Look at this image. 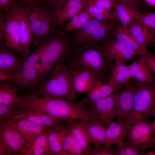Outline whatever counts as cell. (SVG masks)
<instances>
[{
  "label": "cell",
  "mask_w": 155,
  "mask_h": 155,
  "mask_svg": "<svg viewBox=\"0 0 155 155\" xmlns=\"http://www.w3.org/2000/svg\"><path fill=\"white\" fill-rule=\"evenodd\" d=\"M38 110L66 123L77 120L88 122L94 120L80 101L78 102L63 99L44 97L39 102Z\"/></svg>",
  "instance_id": "cell-5"
},
{
  "label": "cell",
  "mask_w": 155,
  "mask_h": 155,
  "mask_svg": "<svg viewBox=\"0 0 155 155\" xmlns=\"http://www.w3.org/2000/svg\"><path fill=\"white\" fill-rule=\"evenodd\" d=\"M105 56L109 59L118 60L126 62L139 54L112 37L108 39L102 46Z\"/></svg>",
  "instance_id": "cell-14"
},
{
  "label": "cell",
  "mask_w": 155,
  "mask_h": 155,
  "mask_svg": "<svg viewBox=\"0 0 155 155\" xmlns=\"http://www.w3.org/2000/svg\"><path fill=\"white\" fill-rule=\"evenodd\" d=\"M44 97L79 102L73 82V70L68 66L56 63L49 76L31 92Z\"/></svg>",
  "instance_id": "cell-1"
},
{
  "label": "cell",
  "mask_w": 155,
  "mask_h": 155,
  "mask_svg": "<svg viewBox=\"0 0 155 155\" xmlns=\"http://www.w3.org/2000/svg\"><path fill=\"white\" fill-rule=\"evenodd\" d=\"M18 108L16 106L0 104V121H7L16 115Z\"/></svg>",
  "instance_id": "cell-39"
},
{
  "label": "cell",
  "mask_w": 155,
  "mask_h": 155,
  "mask_svg": "<svg viewBox=\"0 0 155 155\" xmlns=\"http://www.w3.org/2000/svg\"><path fill=\"white\" fill-rule=\"evenodd\" d=\"M4 44L0 45V72L14 75L23 71L22 65L26 57L15 55Z\"/></svg>",
  "instance_id": "cell-17"
},
{
  "label": "cell",
  "mask_w": 155,
  "mask_h": 155,
  "mask_svg": "<svg viewBox=\"0 0 155 155\" xmlns=\"http://www.w3.org/2000/svg\"><path fill=\"white\" fill-rule=\"evenodd\" d=\"M117 20L106 21L94 32L86 43L102 46L105 42L111 37V34Z\"/></svg>",
  "instance_id": "cell-30"
},
{
  "label": "cell",
  "mask_w": 155,
  "mask_h": 155,
  "mask_svg": "<svg viewBox=\"0 0 155 155\" xmlns=\"http://www.w3.org/2000/svg\"><path fill=\"white\" fill-rule=\"evenodd\" d=\"M18 24L21 43L27 57L34 42V37L28 20L25 7L18 4Z\"/></svg>",
  "instance_id": "cell-18"
},
{
  "label": "cell",
  "mask_w": 155,
  "mask_h": 155,
  "mask_svg": "<svg viewBox=\"0 0 155 155\" xmlns=\"http://www.w3.org/2000/svg\"><path fill=\"white\" fill-rule=\"evenodd\" d=\"M135 22L143 26L155 34V12L147 10Z\"/></svg>",
  "instance_id": "cell-37"
},
{
  "label": "cell",
  "mask_w": 155,
  "mask_h": 155,
  "mask_svg": "<svg viewBox=\"0 0 155 155\" xmlns=\"http://www.w3.org/2000/svg\"><path fill=\"white\" fill-rule=\"evenodd\" d=\"M136 88L133 82H129L118 93L114 110V117L117 121H124L131 110Z\"/></svg>",
  "instance_id": "cell-13"
},
{
  "label": "cell",
  "mask_w": 155,
  "mask_h": 155,
  "mask_svg": "<svg viewBox=\"0 0 155 155\" xmlns=\"http://www.w3.org/2000/svg\"><path fill=\"white\" fill-rule=\"evenodd\" d=\"M145 60L150 71L155 73V55L151 53L145 55Z\"/></svg>",
  "instance_id": "cell-45"
},
{
  "label": "cell",
  "mask_w": 155,
  "mask_h": 155,
  "mask_svg": "<svg viewBox=\"0 0 155 155\" xmlns=\"http://www.w3.org/2000/svg\"><path fill=\"white\" fill-rule=\"evenodd\" d=\"M145 55L142 56L128 66L131 78L139 82L149 83L154 80V77L147 64Z\"/></svg>",
  "instance_id": "cell-24"
},
{
  "label": "cell",
  "mask_w": 155,
  "mask_h": 155,
  "mask_svg": "<svg viewBox=\"0 0 155 155\" xmlns=\"http://www.w3.org/2000/svg\"><path fill=\"white\" fill-rule=\"evenodd\" d=\"M49 129H46L44 133L37 137L29 147L23 150L20 155L53 154L48 140Z\"/></svg>",
  "instance_id": "cell-27"
},
{
  "label": "cell",
  "mask_w": 155,
  "mask_h": 155,
  "mask_svg": "<svg viewBox=\"0 0 155 155\" xmlns=\"http://www.w3.org/2000/svg\"><path fill=\"white\" fill-rule=\"evenodd\" d=\"M40 52L37 49L26 57L22 65L23 69L35 65L39 61Z\"/></svg>",
  "instance_id": "cell-42"
},
{
  "label": "cell",
  "mask_w": 155,
  "mask_h": 155,
  "mask_svg": "<svg viewBox=\"0 0 155 155\" xmlns=\"http://www.w3.org/2000/svg\"><path fill=\"white\" fill-rule=\"evenodd\" d=\"M118 94H112L103 99L89 104L87 109L94 120L108 126L113 121L114 110Z\"/></svg>",
  "instance_id": "cell-11"
},
{
  "label": "cell",
  "mask_w": 155,
  "mask_h": 155,
  "mask_svg": "<svg viewBox=\"0 0 155 155\" xmlns=\"http://www.w3.org/2000/svg\"></svg>",
  "instance_id": "cell-53"
},
{
  "label": "cell",
  "mask_w": 155,
  "mask_h": 155,
  "mask_svg": "<svg viewBox=\"0 0 155 155\" xmlns=\"http://www.w3.org/2000/svg\"><path fill=\"white\" fill-rule=\"evenodd\" d=\"M17 90L11 85L1 82L0 84V104L16 106L19 100Z\"/></svg>",
  "instance_id": "cell-33"
},
{
  "label": "cell",
  "mask_w": 155,
  "mask_h": 155,
  "mask_svg": "<svg viewBox=\"0 0 155 155\" xmlns=\"http://www.w3.org/2000/svg\"><path fill=\"white\" fill-rule=\"evenodd\" d=\"M117 3L115 0H87L86 5L98 6L112 11Z\"/></svg>",
  "instance_id": "cell-41"
},
{
  "label": "cell",
  "mask_w": 155,
  "mask_h": 155,
  "mask_svg": "<svg viewBox=\"0 0 155 155\" xmlns=\"http://www.w3.org/2000/svg\"><path fill=\"white\" fill-rule=\"evenodd\" d=\"M7 18V15L2 11H0V44H4L5 37L4 29V24Z\"/></svg>",
  "instance_id": "cell-44"
},
{
  "label": "cell",
  "mask_w": 155,
  "mask_h": 155,
  "mask_svg": "<svg viewBox=\"0 0 155 155\" xmlns=\"http://www.w3.org/2000/svg\"><path fill=\"white\" fill-rule=\"evenodd\" d=\"M106 21L91 18L84 26L77 31L73 35L74 44H78L86 43L95 31Z\"/></svg>",
  "instance_id": "cell-32"
},
{
  "label": "cell",
  "mask_w": 155,
  "mask_h": 155,
  "mask_svg": "<svg viewBox=\"0 0 155 155\" xmlns=\"http://www.w3.org/2000/svg\"><path fill=\"white\" fill-rule=\"evenodd\" d=\"M13 1V0H0V10L7 14L11 6Z\"/></svg>",
  "instance_id": "cell-46"
},
{
  "label": "cell",
  "mask_w": 155,
  "mask_h": 155,
  "mask_svg": "<svg viewBox=\"0 0 155 155\" xmlns=\"http://www.w3.org/2000/svg\"><path fill=\"white\" fill-rule=\"evenodd\" d=\"M13 119H27L47 129L65 125L62 120L41 112L19 109Z\"/></svg>",
  "instance_id": "cell-16"
},
{
  "label": "cell",
  "mask_w": 155,
  "mask_h": 155,
  "mask_svg": "<svg viewBox=\"0 0 155 155\" xmlns=\"http://www.w3.org/2000/svg\"><path fill=\"white\" fill-rule=\"evenodd\" d=\"M62 148L66 155H82L84 154L79 144L67 132L63 144Z\"/></svg>",
  "instance_id": "cell-36"
},
{
  "label": "cell",
  "mask_w": 155,
  "mask_h": 155,
  "mask_svg": "<svg viewBox=\"0 0 155 155\" xmlns=\"http://www.w3.org/2000/svg\"><path fill=\"white\" fill-rule=\"evenodd\" d=\"M91 18L84 8L73 16L69 21L65 24L64 31L68 33L78 31L82 28Z\"/></svg>",
  "instance_id": "cell-34"
},
{
  "label": "cell",
  "mask_w": 155,
  "mask_h": 155,
  "mask_svg": "<svg viewBox=\"0 0 155 155\" xmlns=\"http://www.w3.org/2000/svg\"><path fill=\"white\" fill-rule=\"evenodd\" d=\"M13 0L19 1L20 2H19L20 3H22L26 2L32 1L37 0Z\"/></svg>",
  "instance_id": "cell-50"
},
{
  "label": "cell",
  "mask_w": 155,
  "mask_h": 155,
  "mask_svg": "<svg viewBox=\"0 0 155 155\" xmlns=\"http://www.w3.org/2000/svg\"><path fill=\"white\" fill-rule=\"evenodd\" d=\"M111 36L139 55L143 56L152 53L148 50L147 47L142 46L136 41L127 27L117 23L113 30Z\"/></svg>",
  "instance_id": "cell-20"
},
{
  "label": "cell",
  "mask_w": 155,
  "mask_h": 155,
  "mask_svg": "<svg viewBox=\"0 0 155 155\" xmlns=\"http://www.w3.org/2000/svg\"><path fill=\"white\" fill-rule=\"evenodd\" d=\"M145 155H155V151H150L146 152Z\"/></svg>",
  "instance_id": "cell-49"
},
{
  "label": "cell",
  "mask_w": 155,
  "mask_h": 155,
  "mask_svg": "<svg viewBox=\"0 0 155 155\" xmlns=\"http://www.w3.org/2000/svg\"><path fill=\"white\" fill-rule=\"evenodd\" d=\"M128 28L136 41L140 45H147L155 42V34L142 25L135 22Z\"/></svg>",
  "instance_id": "cell-31"
},
{
  "label": "cell",
  "mask_w": 155,
  "mask_h": 155,
  "mask_svg": "<svg viewBox=\"0 0 155 155\" xmlns=\"http://www.w3.org/2000/svg\"><path fill=\"white\" fill-rule=\"evenodd\" d=\"M34 37L32 46H37L41 39L47 34L62 31L57 28L55 11L40 0L24 2Z\"/></svg>",
  "instance_id": "cell-3"
},
{
  "label": "cell",
  "mask_w": 155,
  "mask_h": 155,
  "mask_svg": "<svg viewBox=\"0 0 155 155\" xmlns=\"http://www.w3.org/2000/svg\"><path fill=\"white\" fill-rule=\"evenodd\" d=\"M145 3L151 6L155 7V0H142Z\"/></svg>",
  "instance_id": "cell-48"
},
{
  "label": "cell",
  "mask_w": 155,
  "mask_h": 155,
  "mask_svg": "<svg viewBox=\"0 0 155 155\" xmlns=\"http://www.w3.org/2000/svg\"><path fill=\"white\" fill-rule=\"evenodd\" d=\"M86 121L67 123V132L78 142L81 147L84 154L89 155L91 148L85 128Z\"/></svg>",
  "instance_id": "cell-23"
},
{
  "label": "cell",
  "mask_w": 155,
  "mask_h": 155,
  "mask_svg": "<svg viewBox=\"0 0 155 155\" xmlns=\"http://www.w3.org/2000/svg\"><path fill=\"white\" fill-rule=\"evenodd\" d=\"M4 24L5 46L24 57H27L21 43L18 24V1L13 0Z\"/></svg>",
  "instance_id": "cell-9"
},
{
  "label": "cell",
  "mask_w": 155,
  "mask_h": 155,
  "mask_svg": "<svg viewBox=\"0 0 155 155\" xmlns=\"http://www.w3.org/2000/svg\"><path fill=\"white\" fill-rule=\"evenodd\" d=\"M117 3H121L136 9L140 12L143 9L144 2L142 0H115Z\"/></svg>",
  "instance_id": "cell-43"
},
{
  "label": "cell",
  "mask_w": 155,
  "mask_h": 155,
  "mask_svg": "<svg viewBox=\"0 0 155 155\" xmlns=\"http://www.w3.org/2000/svg\"><path fill=\"white\" fill-rule=\"evenodd\" d=\"M155 45V42L154 43H153Z\"/></svg>",
  "instance_id": "cell-52"
},
{
  "label": "cell",
  "mask_w": 155,
  "mask_h": 155,
  "mask_svg": "<svg viewBox=\"0 0 155 155\" xmlns=\"http://www.w3.org/2000/svg\"><path fill=\"white\" fill-rule=\"evenodd\" d=\"M114 9L117 19L121 25L127 27L139 19L142 14L139 11L121 3H117Z\"/></svg>",
  "instance_id": "cell-25"
},
{
  "label": "cell",
  "mask_w": 155,
  "mask_h": 155,
  "mask_svg": "<svg viewBox=\"0 0 155 155\" xmlns=\"http://www.w3.org/2000/svg\"><path fill=\"white\" fill-rule=\"evenodd\" d=\"M106 125L97 120L86 122L85 128L90 143L95 146L104 144L105 141Z\"/></svg>",
  "instance_id": "cell-28"
},
{
  "label": "cell",
  "mask_w": 155,
  "mask_h": 155,
  "mask_svg": "<svg viewBox=\"0 0 155 155\" xmlns=\"http://www.w3.org/2000/svg\"><path fill=\"white\" fill-rule=\"evenodd\" d=\"M55 12V10L58 5L64 0H40Z\"/></svg>",
  "instance_id": "cell-47"
},
{
  "label": "cell",
  "mask_w": 155,
  "mask_h": 155,
  "mask_svg": "<svg viewBox=\"0 0 155 155\" xmlns=\"http://www.w3.org/2000/svg\"><path fill=\"white\" fill-rule=\"evenodd\" d=\"M89 155H115V150L112 146L104 145L91 148Z\"/></svg>",
  "instance_id": "cell-40"
},
{
  "label": "cell",
  "mask_w": 155,
  "mask_h": 155,
  "mask_svg": "<svg viewBox=\"0 0 155 155\" xmlns=\"http://www.w3.org/2000/svg\"><path fill=\"white\" fill-rule=\"evenodd\" d=\"M7 122L18 130L23 137L25 144L24 149L29 147L37 137L47 129L24 119H12Z\"/></svg>",
  "instance_id": "cell-15"
},
{
  "label": "cell",
  "mask_w": 155,
  "mask_h": 155,
  "mask_svg": "<svg viewBox=\"0 0 155 155\" xmlns=\"http://www.w3.org/2000/svg\"><path fill=\"white\" fill-rule=\"evenodd\" d=\"M115 61L108 82L113 84H127L131 78L128 66L123 61L118 60Z\"/></svg>",
  "instance_id": "cell-29"
},
{
  "label": "cell",
  "mask_w": 155,
  "mask_h": 155,
  "mask_svg": "<svg viewBox=\"0 0 155 155\" xmlns=\"http://www.w3.org/2000/svg\"><path fill=\"white\" fill-rule=\"evenodd\" d=\"M153 115L154 116V119L153 121V122L152 123V124L154 127L155 128V108L154 110L153 113Z\"/></svg>",
  "instance_id": "cell-51"
},
{
  "label": "cell",
  "mask_w": 155,
  "mask_h": 155,
  "mask_svg": "<svg viewBox=\"0 0 155 155\" xmlns=\"http://www.w3.org/2000/svg\"><path fill=\"white\" fill-rule=\"evenodd\" d=\"M25 148L18 130L7 121H0V155H20Z\"/></svg>",
  "instance_id": "cell-8"
},
{
  "label": "cell",
  "mask_w": 155,
  "mask_h": 155,
  "mask_svg": "<svg viewBox=\"0 0 155 155\" xmlns=\"http://www.w3.org/2000/svg\"><path fill=\"white\" fill-rule=\"evenodd\" d=\"M73 70V84L77 93L86 92L92 88L102 84L105 78L92 69L81 68Z\"/></svg>",
  "instance_id": "cell-12"
},
{
  "label": "cell",
  "mask_w": 155,
  "mask_h": 155,
  "mask_svg": "<svg viewBox=\"0 0 155 155\" xmlns=\"http://www.w3.org/2000/svg\"><path fill=\"white\" fill-rule=\"evenodd\" d=\"M66 124L64 125L49 129L48 140L52 154L66 155L62 148V145L67 134Z\"/></svg>",
  "instance_id": "cell-26"
},
{
  "label": "cell",
  "mask_w": 155,
  "mask_h": 155,
  "mask_svg": "<svg viewBox=\"0 0 155 155\" xmlns=\"http://www.w3.org/2000/svg\"><path fill=\"white\" fill-rule=\"evenodd\" d=\"M115 155H143L145 154L128 144L123 142L116 145Z\"/></svg>",
  "instance_id": "cell-38"
},
{
  "label": "cell",
  "mask_w": 155,
  "mask_h": 155,
  "mask_svg": "<svg viewBox=\"0 0 155 155\" xmlns=\"http://www.w3.org/2000/svg\"><path fill=\"white\" fill-rule=\"evenodd\" d=\"M84 9L91 18L101 20H118L114 11H110L102 7L93 5H86Z\"/></svg>",
  "instance_id": "cell-35"
},
{
  "label": "cell",
  "mask_w": 155,
  "mask_h": 155,
  "mask_svg": "<svg viewBox=\"0 0 155 155\" xmlns=\"http://www.w3.org/2000/svg\"><path fill=\"white\" fill-rule=\"evenodd\" d=\"M42 81L35 65L23 69L18 74L9 75L7 79L2 82L8 83L15 88L18 92L25 93L31 92Z\"/></svg>",
  "instance_id": "cell-10"
},
{
  "label": "cell",
  "mask_w": 155,
  "mask_h": 155,
  "mask_svg": "<svg viewBox=\"0 0 155 155\" xmlns=\"http://www.w3.org/2000/svg\"><path fill=\"white\" fill-rule=\"evenodd\" d=\"M75 45L70 32L50 33L41 39L36 46L40 52L38 61L69 66Z\"/></svg>",
  "instance_id": "cell-2"
},
{
  "label": "cell",
  "mask_w": 155,
  "mask_h": 155,
  "mask_svg": "<svg viewBox=\"0 0 155 155\" xmlns=\"http://www.w3.org/2000/svg\"><path fill=\"white\" fill-rule=\"evenodd\" d=\"M102 46L88 44H75L69 67L72 69L81 68L94 69L105 78L113 65V61L104 53Z\"/></svg>",
  "instance_id": "cell-4"
},
{
  "label": "cell",
  "mask_w": 155,
  "mask_h": 155,
  "mask_svg": "<svg viewBox=\"0 0 155 155\" xmlns=\"http://www.w3.org/2000/svg\"><path fill=\"white\" fill-rule=\"evenodd\" d=\"M87 0H64L55 10L57 27L62 26L73 16L84 9Z\"/></svg>",
  "instance_id": "cell-19"
},
{
  "label": "cell",
  "mask_w": 155,
  "mask_h": 155,
  "mask_svg": "<svg viewBox=\"0 0 155 155\" xmlns=\"http://www.w3.org/2000/svg\"><path fill=\"white\" fill-rule=\"evenodd\" d=\"M122 84H113L107 82L96 86L86 93V96L82 101L83 104H89L91 103L104 98L113 94L115 91L122 88Z\"/></svg>",
  "instance_id": "cell-22"
},
{
  "label": "cell",
  "mask_w": 155,
  "mask_h": 155,
  "mask_svg": "<svg viewBox=\"0 0 155 155\" xmlns=\"http://www.w3.org/2000/svg\"><path fill=\"white\" fill-rule=\"evenodd\" d=\"M136 88L131 109L124 122L130 124L147 120L153 115L155 108V78L151 82H133Z\"/></svg>",
  "instance_id": "cell-6"
},
{
  "label": "cell",
  "mask_w": 155,
  "mask_h": 155,
  "mask_svg": "<svg viewBox=\"0 0 155 155\" xmlns=\"http://www.w3.org/2000/svg\"><path fill=\"white\" fill-rule=\"evenodd\" d=\"M104 145L112 146L119 144L126 139L128 124L124 121L112 122L107 126Z\"/></svg>",
  "instance_id": "cell-21"
},
{
  "label": "cell",
  "mask_w": 155,
  "mask_h": 155,
  "mask_svg": "<svg viewBox=\"0 0 155 155\" xmlns=\"http://www.w3.org/2000/svg\"><path fill=\"white\" fill-rule=\"evenodd\" d=\"M126 139L128 144L145 154L155 147V128L147 120L128 124Z\"/></svg>",
  "instance_id": "cell-7"
}]
</instances>
